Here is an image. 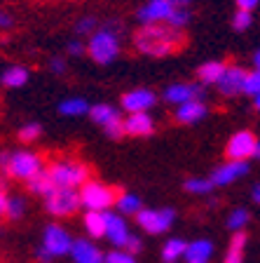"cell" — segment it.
Instances as JSON below:
<instances>
[{
  "label": "cell",
  "mask_w": 260,
  "mask_h": 263,
  "mask_svg": "<svg viewBox=\"0 0 260 263\" xmlns=\"http://www.w3.org/2000/svg\"><path fill=\"white\" fill-rule=\"evenodd\" d=\"M249 221H251L249 209L237 207V209H232L228 216V228L232 230V233H239V230H244L246 226H249Z\"/></svg>",
  "instance_id": "30"
},
{
  "label": "cell",
  "mask_w": 260,
  "mask_h": 263,
  "mask_svg": "<svg viewBox=\"0 0 260 263\" xmlns=\"http://www.w3.org/2000/svg\"><path fill=\"white\" fill-rule=\"evenodd\" d=\"M251 200H253L255 204L260 202V183H253V186H251Z\"/></svg>",
  "instance_id": "42"
},
{
  "label": "cell",
  "mask_w": 260,
  "mask_h": 263,
  "mask_svg": "<svg viewBox=\"0 0 260 263\" xmlns=\"http://www.w3.org/2000/svg\"><path fill=\"white\" fill-rule=\"evenodd\" d=\"M103 263H136V256L125 249H113V252L103 254Z\"/></svg>",
  "instance_id": "34"
},
{
  "label": "cell",
  "mask_w": 260,
  "mask_h": 263,
  "mask_svg": "<svg viewBox=\"0 0 260 263\" xmlns=\"http://www.w3.org/2000/svg\"><path fill=\"white\" fill-rule=\"evenodd\" d=\"M213 256V242L211 240H195V242H185V252L183 261L185 263H209Z\"/></svg>",
  "instance_id": "19"
},
{
  "label": "cell",
  "mask_w": 260,
  "mask_h": 263,
  "mask_svg": "<svg viewBox=\"0 0 260 263\" xmlns=\"http://www.w3.org/2000/svg\"><path fill=\"white\" fill-rule=\"evenodd\" d=\"M234 3H237V7L242 12H253L255 7H258L260 0H234Z\"/></svg>",
  "instance_id": "41"
},
{
  "label": "cell",
  "mask_w": 260,
  "mask_h": 263,
  "mask_svg": "<svg viewBox=\"0 0 260 263\" xmlns=\"http://www.w3.org/2000/svg\"><path fill=\"white\" fill-rule=\"evenodd\" d=\"M242 94L251 97V101H253V108H258V106H260V73L258 71H246Z\"/></svg>",
  "instance_id": "28"
},
{
  "label": "cell",
  "mask_w": 260,
  "mask_h": 263,
  "mask_svg": "<svg viewBox=\"0 0 260 263\" xmlns=\"http://www.w3.org/2000/svg\"><path fill=\"white\" fill-rule=\"evenodd\" d=\"M185 191L192 193V195H209L213 191V183L204 176H192V179L185 181Z\"/></svg>",
  "instance_id": "31"
},
{
  "label": "cell",
  "mask_w": 260,
  "mask_h": 263,
  "mask_svg": "<svg viewBox=\"0 0 260 263\" xmlns=\"http://www.w3.org/2000/svg\"><path fill=\"white\" fill-rule=\"evenodd\" d=\"M115 207H117L119 216H136V214L143 209L141 197L134 195V193H122L119 197H115Z\"/></svg>",
  "instance_id": "25"
},
{
  "label": "cell",
  "mask_w": 260,
  "mask_h": 263,
  "mask_svg": "<svg viewBox=\"0 0 260 263\" xmlns=\"http://www.w3.org/2000/svg\"><path fill=\"white\" fill-rule=\"evenodd\" d=\"M225 153H228V160H232V162H249V160H255L260 155V143L255 139V134L242 129L230 137Z\"/></svg>",
  "instance_id": "7"
},
{
  "label": "cell",
  "mask_w": 260,
  "mask_h": 263,
  "mask_svg": "<svg viewBox=\"0 0 260 263\" xmlns=\"http://www.w3.org/2000/svg\"><path fill=\"white\" fill-rule=\"evenodd\" d=\"M169 3H173L176 7H183V10H185V7H188L190 3H192V0H169Z\"/></svg>",
  "instance_id": "45"
},
{
  "label": "cell",
  "mask_w": 260,
  "mask_h": 263,
  "mask_svg": "<svg viewBox=\"0 0 260 263\" xmlns=\"http://www.w3.org/2000/svg\"><path fill=\"white\" fill-rule=\"evenodd\" d=\"M5 202H7V195L5 191H0V219L5 216Z\"/></svg>",
  "instance_id": "43"
},
{
  "label": "cell",
  "mask_w": 260,
  "mask_h": 263,
  "mask_svg": "<svg viewBox=\"0 0 260 263\" xmlns=\"http://www.w3.org/2000/svg\"><path fill=\"white\" fill-rule=\"evenodd\" d=\"M12 24V19L10 16H5V14H0V28H7Z\"/></svg>",
  "instance_id": "46"
},
{
  "label": "cell",
  "mask_w": 260,
  "mask_h": 263,
  "mask_svg": "<svg viewBox=\"0 0 260 263\" xmlns=\"http://www.w3.org/2000/svg\"><path fill=\"white\" fill-rule=\"evenodd\" d=\"M134 45L148 57H167L183 45V31H176L167 24H148L134 35Z\"/></svg>",
  "instance_id": "1"
},
{
  "label": "cell",
  "mask_w": 260,
  "mask_h": 263,
  "mask_svg": "<svg viewBox=\"0 0 260 263\" xmlns=\"http://www.w3.org/2000/svg\"><path fill=\"white\" fill-rule=\"evenodd\" d=\"M59 113L66 118H82L89 113V101L82 97H68L59 104Z\"/></svg>",
  "instance_id": "24"
},
{
  "label": "cell",
  "mask_w": 260,
  "mask_h": 263,
  "mask_svg": "<svg viewBox=\"0 0 260 263\" xmlns=\"http://www.w3.org/2000/svg\"><path fill=\"white\" fill-rule=\"evenodd\" d=\"M24 212H26V204H24L22 197H7L5 202V216L12 221H19L24 216Z\"/></svg>",
  "instance_id": "32"
},
{
  "label": "cell",
  "mask_w": 260,
  "mask_h": 263,
  "mask_svg": "<svg viewBox=\"0 0 260 263\" xmlns=\"http://www.w3.org/2000/svg\"><path fill=\"white\" fill-rule=\"evenodd\" d=\"M82 223H85V230H87V235L89 237H94V240L103 237V228H106L103 212H87L85 219H82Z\"/></svg>",
  "instance_id": "27"
},
{
  "label": "cell",
  "mask_w": 260,
  "mask_h": 263,
  "mask_svg": "<svg viewBox=\"0 0 260 263\" xmlns=\"http://www.w3.org/2000/svg\"><path fill=\"white\" fill-rule=\"evenodd\" d=\"M28 188H31V193H35V195L47 197L49 193L54 191V183H52V179L47 176V172L43 170L38 176H33V179L28 181Z\"/></svg>",
  "instance_id": "29"
},
{
  "label": "cell",
  "mask_w": 260,
  "mask_h": 263,
  "mask_svg": "<svg viewBox=\"0 0 260 263\" xmlns=\"http://www.w3.org/2000/svg\"><path fill=\"white\" fill-rule=\"evenodd\" d=\"M246 242H249V235H246L244 230H239V233H234L232 240H230L228 252H225V261H223V263H244Z\"/></svg>",
  "instance_id": "22"
},
{
  "label": "cell",
  "mask_w": 260,
  "mask_h": 263,
  "mask_svg": "<svg viewBox=\"0 0 260 263\" xmlns=\"http://www.w3.org/2000/svg\"><path fill=\"white\" fill-rule=\"evenodd\" d=\"M204 115H206L204 99H195V101H188V104L176 108V120L183 122V125H195V122H199Z\"/></svg>",
  "instance_id": "20"
},
{
  "label": "cell",
  "mask_w": 260,
  "mask_h": 263,
  "mask_svg": "<svg viewBox=\"0 0 260 263\" xmlns=\"http://www.w3.org/2000/svg\"><path fill=\"white\" fill-rule=\"evenodd\" d=\"M45 207L56 219L71 216L80 209V195H77V191H71V188H54L45 197Z\"/></svg>",
  "instance_id": "8"
},
{
  "label": "cell",
  "mask_w": 260,
  "mask_h": 263,
  "mask_svg": "<svg viewBox=\"0 0 260 263\" xmlns=\"http://www.w3.org/2000/svg\"><path fill=\"white\" fill-rule=\"evenodd\" d=\"M43 158L35 155L33 151H16V153H10L5 164V172L14 179L22 181H31L33 176H38L43 172Z\"/></svg>",
  "instance_id": "6"
},
{
  "label": "cell",
  "mask_w": 260,
  "mask_h": 263,
  "mask_svg": "<svg viewBox=\"0 0 260 263\" xmlns=\"http://www.w3.org/2000/svg\"><path fill=\"white\" fill-rule=\"evenodd\" d=\"M251 64H253V68H251V71H258V64H260V52H253V54H251Z\"/></svg>",
  "instance_id": "44"
},
{
  "label": "cell",
  "mask_w": 260,
  "mask_h": 263,
  "mask_svg": "<svg viewBox=\"0 0 260 263\" xmlns=\"http://www.w3.org/2000/svg\"><path fill=\"white\" fill-rule=\"evenodd\" d=\"M251 24H253V14L251 12H242V10H237V14L232 16V28L234 31H249L251 28Z\"/></svg>",
  "instance_id": "35"
},
{
  "label": "cell",
  "mask_w": 260,
  "mask_h": 263,
  "mask_svg": "<svg viewBox=\"0 0 260 263\" xmlns=\"http://www.w3.org/2000/svg\"><path fill=\"white\" fill-rule=\"evenodd\" d=\"M47 172V176L52 179L54 188H71V191H80L89 181V170L82 162H73V160H61L54 162Z\"/></svg>",
  "instance_id": "3"
},
{
  "label": "cell",
  "mask_w": 260,
  "mask_h": 263,
  "mask_svg": "<svg viewBox=\"0 0 260 263\" xmlns=\"http://www.w3.org/2000/svg\"><path fill=\"white\" fill-rule=\"evenodd\" d=\"M77 195H80V207H85L87 212H110L117 197L113 188L101 181H87L77 191Z\"/></svg>",
  "instance_id": "5"
},
{
  "label": "cell",
  "mask_w": 260,
  "mask_h": 263,
  "mask_svg": "<svg viewBox=\"0 0 260 263\" xmlns=\"http://www.w3.org/2000/svg\"><path fill=\"white\" fill-rule=\"evenodd\" d=\"M155 132V120L150 118V113H131L122 120V134L129 137H148Z\"/></svg>",
  "instance_id": "18"
},
{
  "label": "cell",
  "mask_w": 260,
  "mask_h": 263,
  "mask_svg": "<svg viewBox=\"0 0 260 263\" xmlns=\"http://www.w3.org/2000/svg\"><path fill=\"white\" fill-rule=\"evenodd\" d=\"M28 78H31V71H28L26 66H10L0 76V85L7 89H19L28 82Z\"/></svg>",
  "instance_id": "21"
},
{
  "label": "cell",
  "mask_w": 260,
  "mask_h": 263,
  "mask_svg": "<svg viewBox=\"0 0 260 263\" xmlns=\"http://www.w3.org/2000/svg\"><path fill=\"white\" fill-rule=\"evenodd\" d=\"M122 249H125V252H129V254H138L143 249V242H141V237L138 235H129V240H127V245L122 247Z\"/></svg>",
  "instance_id": "38"
},
{
  "label": "cell",
  "mask_w": 260,
  "mask_h": 263,
  "mask_svg": "<svg viewBox=\"0 0 260 263\" xmlns=\"http://www.w3.org/2000/svg\"><path fill=\"white\" fill-rule=\"evenodd\" d=\"M96 28H98L96 16H82L80 22L75 24V33H77V35H92Z\"/></svg>",
  "instance_id": "36"
},
{
  "label": "cell",
  "mask_w": 260,
  "mask_h": 263,
  "mask_svg": "<svg viewBox=\"0 0 260 263\" xmlns=\"http://www.w3.org/2000/svg\"><path fill=\"white\" fill-rule=\"evenodd\" d=\"M89 118H92L96 125H101L106 129V134L113 139L122 137V115L115 106L110 104H96V106H89Z\"/></svg>",
  "instance_id": "10"
},
{
  "label": "cell",
  "mask_w": 260,
  "mask_h": 263,
  "mask_svg": "<svg viewBox=\"0 0 260 263\" xmlns=\"http://www.w3.org/2000/svg\"><path fill=\"white\" fill-rule=\"evenodd\" d=\"M173 221H176V212L169 207L141 209V212L136 214V223L141 226L146 233H150V235H162V233H167L173 226Z\"/></svg>",
  "instance_id": "9"
},
{
  "label": "cell",
  "mask_w": 260,
  "mask_h": 263,
  "mask_svg": "<svg viewBox=\"0 0 260 263\" xmlns=\"http://www.w3.org/2000/svg\"><path fill=\"white\" fill-rule=\"evenodd\" d=\"M183 252H185V240L171 237V240H167L162 247V261L164 263H178V261H183Z\"/></svg>",
  "instance_id": "26"
},
{
  "label": "cell",
  "mask_w": 260,
  "mask_h": 263,
  "mask_svg": "<svg viewBox=\"0 0 260 263\" xmlns=\"http://www.w3.org/2000/svg\"><path fill=\"white\" fill-rule=\"evenodd\" d=\"M49 68H52V73H56V76H61V73L66 71V61L61 59V57H54V59L49 61Z\"/></svg>",
  "instance_id": "40"
},
{
  "label": "cell",
  "mask_w": 260,
  "mask_h": 263,
  "mask_svg": "<svg viewBox=\"0 0 260 263\" xmlns=\"http://www.w3.org/2000/svg\"><path fill=\"white\" fill-rule=\"evenodd\" d=\"M103 221H106V228H103V237L115 247V249H122L129 240L131 230L127 223L125 216H119L117 212H103Z\"/></svg>",
  "instance_id": "11"
},
{
  "label": "cell",
  "mask_w": 260,
  "mask_h": 263,
  "mask_svg": "<svg viewBox=\"0 0 260 263\" xmlns=\"http://www.w3.org/2000/svg\"><path fill=\"white\" fill-rule=\"evenodd\" d=\"M176 10L178 7L169 3V0H148L146 5L138 10V19H141L143 26H148V24H167L169 16Z\"/></svg>",
  "instance_id": "12"
},
{
  "label": "cell",
  "mask_w": 260,
  "mask_h": 263,
  "mask_svg": "<svg viewBox=\"0 0 260 263\" xmlns=\"http://www.w3.org/2000/svg\"><path fill=\"white\" fill-rule=\"evenodd\" d=\"M190 22V14H188V10H183V7H178V10L173 12L171 16H169V22H167V26H171V28H176V31H183V26Z\"/></svg>",
  "instance_id": "37"
},
{
  "label": "cell",
  "mask_w": 260,
  "mask_h": 263,
  "mask_svg": "<svg viewBox=\"0 0 260 263\" xmlns=\"http://www.w3.org/2000/svg\"><path fill=\"white\" fill-rule=\"evenodd\" d=\"M249 162H232V160H228V162H223L221 167H216V170L211 172V176H209V181L213 183V188L216 186H230V183H234V181H239L242 176L249 174Z\"/></svg>",
  "instance_id": "14"
},
{
  "label": "cell",
  "mask_w": 260,
  "mask_h": 263,
  "mask_svg": "<svg viewBox=\"0 0 260 263\" xmlns=\"http://www.w3.org/2000/svg\"><path fill=\"white\" fill-rule=\"evenodd\" d=\"M244 78H246V71L242 66H228L225 73L221 76V80L216 82V87L221 89V94H225V97H234V94H242Z\"/></svg>",
  "instance_id": "17"
},
{
  "label": "cell",
  "mask_w": 260,
  "mask_h": 263,
  "mask_svg": "<svg viewBox=\"0 0 260 263\" xmlns=\"http://www.w3.org/2000/svg\"><path fill=\"white\" fill-rule=\"evenodd\" d=\"M71 245H73V237L68 230L56 223H49L43 230V245L38 249V258L43 263H49L59 256H66V254L71 252Z\"/></svg>",
  "instance_id": "4"
},
{
  "label": "cell",
  "mask_w": 260,
  "mask_h": 263,
  "mask_svg": "<svg viewBox=\"0 0 260 263\" xmlns=\"http://www.w3.org/2000/svg\"><path fill=\"white\" fill-rule=\"evenodd\" d=\"M87 52L96 64L106 66L113 64L119 54V35L113 26H103L96 28V31L89 35V43H87Z\"/></svg>",
  "instance_id": "2"
},
{
  "label": "cell",
  "mask_w": 260,
  "mask_h": 263,
  "mask_svg": "<svg viewBox=\"0 0 260 263\" xmlns=\"http://www.w3.org/2000/svg\"><path fill=\"white\" fill-rule=\"evenodd\" d=\"M68 254H71L73 263H103V252L92 240H87V237L73 240L71 252Z\"/></svg>",
  "instance_id": "16"
},
{
  "label": "cell",
  "mask_w": 260,
  "mask_h": 263,
  "mask_svg": "<svg viewBox=\"0 0 260 263\" xmlns=\"http://www.w3.org/2000/svg\"><path fill=\"white\" fill-rule=\"evenodd\" d=\"M204 92H202L199 85H190V82H173L164 89V101L171 106H183L188 101H195V99H202Z\"/></svg>",
  "instance_id": "15"
},
{
  "label": "cell",
  "mask_w": 260,
  "mask_h": 263,
  "mask_svg": "<svg viewBox=\"0 0 260 263\" xmlns=\"http://www.w3.org/2000/svg\"><path fill=\"white\" fill-rule=\"evenodd\" d=\"M225 68L228 66L223 64V61H206V64H202L199 68H197V78H199L202 85H216L218 80H221V76L225 73Z\"/></svg>",
  "instance_id": "23"
},
{
  "label": "cell",
  "mask_w": 260,
  "mask_h": 263,
  "mask_svg": "<svg viewBox=\"0 0 260 263\" xmlns=\"http://www.w3.org/2000/svg\"><path fill=\"white\" fill-rule=\"evenodd\" d=\"M157 104V94L150 92L146 87H138V89H131L122 97V110L127 113H148L152 106Z\"/></svg>",
  "instance_id": "13"
},
{
  "label": "cell",
  "mask_w": 260,
  "mask_h": 263,
  "mask_svg": "<svg viewBox=\"0 0 260 263\" xmlns=\"http://www.w3.org/2000/svg\"><path fill=\"white\" fill-rule=\"evenodd\" d=\"M40 134H43V127H40L38 122H28V125H24L22 129H19V141L33 143L40 139Z\"/></svg>",
  "instance_id": "33"
},
{
  "label": "cell",
  "mask_w": 260,
  "mask_h": 263,
  "mask_svg": "<svg viewBox=\"0 0 260 263\" xmlns=\"http://www.w3.org/2000/svg\"><path fill=\"white\" fill-rule=\"evenodd\" d=\"M66 49H68L71 57H80L85 52V45H82V40H71V43L66 45Z\"/></svg>",
  "instance_id": "39"
}]
</instances>
